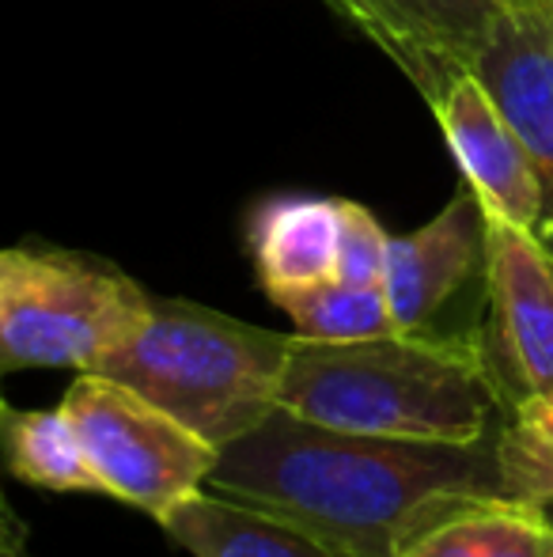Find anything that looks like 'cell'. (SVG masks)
I'll return each instance as SVG.
<instances>
[{
  "instance_id": "15",
  "label": "cell",
  "mask_w": 553,
  "mask_h": 557,
  "mask_svg": "<svg viewBox=\"0 0 553 557\" xmlns=\"http://www.w3.org/2000/svg\"><path fill=\"white\" fill-rule=\"evenodd\" d=\"M269 300L292 319L296 334L311 342H364V337L399 334L384 285H349L334 277Z\"/></svg>"
},
{
  "instance_id": "13",
  "label": "cell",
  "mask_w": 553,
  "mask_h": 557,
  "mask_svg": "<svg viewBox=\"0 0 553 557\" xmlns=\"http://www.w3.org/2000/svg\"><path fill=\"white\" fill-rule=\"evenodd\" d=\"M251 250L259 281L269 296L323 285L338 277L341 201L274 198L254 213Z\"/></svg>"
},
{
  "instance_id": "11",
  "label": "cell",
  "mask_w": 553,
  "mask_h": 557,
  "mask_svg": "<svg viewBox=\"0 0 553 557\" xmlns=\"http://www.w3.org/2000/svg\"><path fill=\"white\" fill-rule=\"evenodd\" d=\"M193 557H356L285 512L201 490L160 523Z\"/></svg>"
},
{
  "instance_id": "3",
  "label": "cell",
  "mask_w": 553,
  "mask_h": 557,
  "mask_svg": "<svg viewBox=\"0 0 553 557\" xmlns=\"http://www.w3.org/2000/svg\"><path fill=\"white\" fill-rule=\"evenodd\" d=\"M292 337L183 300H155L99 375L134 387L224 451L277 410Z\"/></svg>"
},
{
  "instance_id": "9",
  "label": "cell",
  "mask_w": 553,
  "mask_h": 557,
  "mask_svg": "<svg viewBox=\"0 0 553 557\" xmlns=\"http://www.w3.org/2000/svg\"><path fill=\"white\" fill-rule=\"evenodd\" d=\"M470 73L489 88L539 171L542 216L535 239L553 258V23L508 15Z\"/></svg>"
},
{
  "instance_id": "14",
  "label": "cell",
  "mask_w": 553,
  "mask_h": 557,
  "mask_svg": "<svg viewBox=\"0 0 553 557\" xmlns=\"http://www.w3.org/2000/svg\"><path fill=\"white\" fill-rule=\"evenodd\" d=\"M4 451L20 482L53 493H103L84 451L80 429L65 406L15 410L4 406Z\"/></svg>"
},
{
  "instance_id": "1",
  "label": "cell",
  "mask_w": 553,
  "mask_h": 557,
  "mask_svg": "<svg viewBox=\"0 0 553 557\" xmlns=\"http://www.w3.org/2000/svg\"><path fill=\"white\" fill-rule=\"evenodd\" d=\"M205 490L285 512L356 557H394L420 520L463 497H512L501 433L425 444L341 433L277 410L221 451Z\"/></svg>"
},
{
  "instance_id": "17",
  "label": "cell",
  "mask_w": 553,
  "mask_h": 557,
  "mask_svg": "<svg viewBox=\"0 0 553 557\" xmlns=\"http://www.w3.org/2000/svg\"><path fill=\"white\" fill-rule=\"evenodd\" d=\"M387 239L376 216L356 201H341V250H338V281L349 285H384Z\"/></svg>"
},
{
  "instance_id": "8",
  "label": "cell",
  "mask_w": 553,
  "mask_h": 557,
  "mask_svg": "<svg viewBox=\"0 0 553 557\" xmlns=\"http://www.w3.org/2000/svg\"><path fill=\"white\" fill-rule=\"evenodd\" d=\"M489 258V216L463 194L425 227L387 239L384 293L402 334H443L436 319Z\"/></svg>"
},
{
  "instance_id": "19",
  "label": "cell",
  "mask_w": 553,
  "mask_h": 557,
  "mask_svg": "<svg viewBox=\"0 0 553 557\" xmlns=\"http://www.w3.org/2000/svg\"><path fill=\"white\" fill-rule=\"evenodd\" d=\"M504 4H508V15H519V20L553 23V0H504Z\"/></svg>"
},
{
  "instance_id": "7",
  "label": "cell",
  "mask_w": 553,
  "mask_h": 557,
  "mask_svg": "<svg viewBox=\"0 0 553 557\" xmlns=\"http://www.w3.org/2000/svg\"><path fill=\"white\" fill-rule=\"evenodd\" d=\"M432 111L440 117L443 140L463 168L466 186L481 201V209L493 221L535 232L542 216L539 171L486 84L470 69H463L432 99Z\"/></svg>"
},
{
  "instance_id": "20",
  "label": "cell",
  "mask_w": 553,
  "mask_h": 557,
  "mask_svg": "<svg viewBox=\"0 0 553 557\" xmlns=\"http://www.w3.org/2000/svg\"><path fill=\"white\" fill-rule=\"evenodd\" d=\"M334 4H338L341 12H345L353 23H361L364 35L376 38V15H372V4H368V0H334Z\"/></svg>"
},
{
  "instance_id": "5",
  "label": "cell",
  "mask_w": 553,
  "mask_h": 557,
  "mask_svg": "<svg viewBox=\"0 0 553 557\" xmlns=\"http://www.w3.org/2000/svg\"><path fill=\"white\" fill-rule=\"evenodd\" d=\"M61 406L80 429L99 490L155 523L198 497L221 462V447L111 375L80 372Z\"/></svg>"
},
{
  "instance_id": "12",
  "label": "cell",
  "mask_w": 553,
  "mask_h": 557,
  "mask_svg": "<svg viewBox=\"0 0 553 557\" xmlns=\"http://www.w3.org/2000/svg\"><path fill=\"white\" fill-rule=\"evenodd\" d=\"M394 557H553V516L524 497H463L420 520Z\"/></svg>"
},
{
  "instance_id": "4",
  "label": "cell",
  "mask_w": 553,
  "mask_h": 557,
  "mask_svg": "<svg viewBox=\"0 0 553 557\" xmlns=\"http://www.w3.org/2000/svg\"><path fill=\"white\" fill-rule=\"evenodd\" d=\"M152 296L122 270L68 250L0 255V368L96 372L152 315Z\"/></svg>"
},
{
  "instance_id": "6",
  "label": "cell",
  "mask_w": 553,
  "mask_h": 557,
  "mask_svg": "<svg viewBox=\"0 0 553 557\" xmlns=\"http://www.w3.org/2000/svg\"><path fill=\"white\" fill-rule=\"evenodd\" d=\"M486 296L478 337L508 413L553 398V258L535 232L489 216Z\"/></svg>"
},
{
  "instance_id": "18",
  "label": "cell",
  "mask_w": 553,
  "mask_h": 557,
  "mask_svg": "<svg viewBox=\"0 0 553 557\" xmlns=\"http://www.w3.org/2000/svg\"><path fill=\"white\" fill-rule=\"evenodd\" d=\"M0 557H27V528H23L12 508H4V546H0Z\"/></svg>"
},
{
  "instance_id": "10",
  "label": "cell",
  "mask_w": 553,
  "mask_h": 557,
  "mask_svg": "<svg viewBox=\"0 0 553 557\" xmlns=\"http://www.w3.org/2000/svg\"><path fill=\"white\" fill-rule=\"evenodd\" d=\"M376 42L417 81L428 99L474 65L508 20L504 0H368Z\"/></svg>"
},
{
  "instance_id": "2",
  "label": "cell",
  "mask_w": 553,
  "mask_h": 557,
  "mask_svg": "<svg viewBox=\"0 0 553 557\" xmlns=\"http://www.w3.org/2000/svg\"><path fill=\"white\" fill-rule=\"evenodd\" d=\"M277 406L341 433L425 444L489 441L508 418L478 326L364 342L292 334Z\"/></svg>"
},
{
  "instance_id": "16",
  "label": "cell",
  "mask_w": 553,
  "mask_h": 557,
  "mask_svg": "<svg viewBox=\"0 0 553 557\" xmlns=\"http://www.w3.org/2000/svg\"><path fill=\"white\" fill-rule=\"evenodd\" d=\"M501 462L512 497L535 500L553 516V398L527 403L504 418Z\"/></svg>"
}]
</instances>
